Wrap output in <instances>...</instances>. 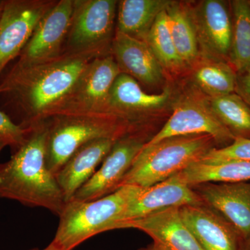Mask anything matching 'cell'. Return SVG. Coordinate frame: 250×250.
<instances>
[{
	"instance_id": "obj_1",
	"label": "cell",
	"mask_w": 250,
	"mask_h": 250,
	"mask_svg": "<svg viewBox=\"0 0 250 250\" xmlns=\"http://www.w3.org/2000/svg\"><path fill=\"white\" fill-rule=\"evenodd\" d=\"M96 56L62 54L39 63L16 62L0 82V103L22 128L50 118Z\"/></svg>"
},
{
	"instance_id": "obj_2",
	"label": "cell",
	"mask_w": 250,
	"mask_h": 250,
	"mask_svg": "<svg viewBox=\"0 0 250 250\" xmlns=\"http://www.w3.org/2000/svg\"><path fill=\"white\" fill-rule=\"evenodd\" d=\"M26 128L24 143L9 161L0 163V198L45 208L59 216L67 202L47 167V122L38 121Z\"/></svg>"
},
{
	"instance_id": "obj_3",
	"label": "cell",
	"mask_w": 250,
	"mask_h": 250,
	"mask_svg": "<svg viewBox=\"0 0 250 250\" xmlns=\"http://www.w3.org/2000/svg\"><path fill=\"white\" fill-rule=\"evenodd\" d=\"M214 148V139L206 134L173 136L153 144L146 143L119 188L124 186L147 188L160 183L200 162Z\"/></svg>"
},
{
	"instance_id": "obj_4",
	"label": "cell",
	"mask_w": 250,
	"mask_h": 250,
	"mask_svg": "<svg viewBox=\"0 0 250 250\" xmlns=\"http://www.w3.org/2000/svg\"><path fill=\"white\" fill-rule=\"evenodd\" d=\"M45 120L48 125L47 165L55 176L85 143L100 139H118L139 131L128 122L107 113H60Z\"/></svg>"
},
{
	"instance_id": "obj_5",
	"label": "cell",
	"mask_w": 250,
	"mask_h": 250,
	"mask_svg": "<svg viewBox=\"0 0 250 250\" xmlns=\"http://www.w3.org/2000/svg\"><path fill=\"white\" fill-rule=\"evenodd\" d=\"M141 188L124 186L93 201L70 200L59 216L58 228L52 241L62 250H73L92 237L113 230L123 212Z\"/></svg>"
},
{
	"instance_id": "obj_6",
	"label": "cell",
	"mask_w": 250,
	"mask_h": 250,
	"mask_svg": "<svg viewBox=\"0 0 250 250\" xmlns=\"http://www.w3.org/2000/svg\"><path fill=\"white\" fill-rule=\"evenodd\" d=\"M116 0H74L64 53L111 54L116 31Z\"/></svg>"
},
{
	"instance_id": "obj_7",
	"label": "cell",
	"mask_w": 250,
	"mask_h": 250,
	"mask_svg": "<svg viewBox=\"0 0 250 250\" xmlns=\"http://www.w3.org/2000/svg\"><path fill=\"white\" fill-rule=\"evenodd\" d=\"M121 73L111 54L94 59L52 116L67 113L108 114L107 104L110 91Z\"/></svg>"
},
{
	"instance_id": "obj_8",
	"label": "cell",
	"mask_w": 250,
	"mask_h": 250,
	"mask_svg": "<svg viewBox=\"0 0 250 250\" xmlns=\"http://www.w3.org/2000/svg\"><path fill=\"white\" fill-rule=\"evenodd\" d=\"M200 134L211 136L217 148L227 147L236 139L215 116L208 100L190 96L176 105L164 126L147 143L153 144L173 136Z\"/></svg>"
},
{
	"instance_id": "obj_9",
	"label": "cell",
	"mask_w": 250,
	"mask_h": 250,
	"mask_svg": "<svg viewBox=\"0 0 250 250\" xmlns=\"http://www.w3.org/2000/svg\"><path fill=\"white\" fill-rule=\"evenodd\" d=\"M56 1L5 0L0 18V75L18 58L41 18Z\"/></svg>"
},
{
	"instance_id": "obj_10",
	"label": "cell",
	"mask_w": 250,
	"mask_h": 250,
	"mask_svg": "<svg viewBox=\"0 0 250 250\" xmlns=\"http://www.w3.org/2000/svg\"><path fill=\"white\" fill-rule=\"evenodd\" d=\"M147 142L139 131L130 133L117 140L100 169L77 190L70 200L93 201L116 191Z\"/></svg>"
},
{
	"instance_id": "obj_11",
	"label": "cell",
	"mask_w": 250,
	"mask_h": 250,
	"mask_svg": "<svg viewBox=\"0 0 250 250\" xmlns=\"http://www.w3.org/2000/svg\"><path fill=\"white\" fill-rule=\"evenodd\" d=\"M74 0H59L41 18L17 61L22 65L58 58L64 52L70 29Z\"/></svg>"
},
{
	"instance_id": "obj_12",
	"label": "cell",
	"mask_w": 250,
	"mask_h": 250,
	"mask_svg": "<svg viewBox=\"0 0 250 250\" xmlns=\"http://www.w3.org/2000/svg\"><path fill=\"white\" fill-rule=\"evenodd\" d=\"M189 12L196 31L200 53L203 57L229 62L232 18L227 3L205 0L189 9Z\"/></svg>"
},
{
	"instance_id": "obj_13",
	"label": "cell",
	"mask_w": 250,
	"mask_h": 250,
	"mask_svg": "<svg viewBox=\"0 0 250 250\" xmlns=\"http://www.w3.org/2000/svg\"><path fill=\"white\" fill-rule=\"evenodd\" d=\"M190 187L204 204L232 225L241 241L250 238V181L236 183L207 182Z\"/></svg>"
},
{
	"instance_id": "obj_14",
	"label": "cell",
	"mask_w": 250,
	"mask_h": 250,
	"mask_svg": "<svg viewBox=\"0 0 250 250\" xmlns=\"http://www.w3.org/2000/svg\"><path fill=\"white\" fill-rule=\"evenodd\" d=\"M202 204L204 202L197 192L174 175L152 187L142 188L123 212L113 230L116 229L120 224L147 216L169 207Z\"/></svg>"
},
{
	"instance_id": "obj_15",
	"label": "cell",
	"mask_w": 250,
	"mask_h": 250,
	"mask_svg": "<svg viewBox=\"0 0 250 250\" xmlns=\"http://www.w3.org/2000/svg\"><path fill=\"white\" fill-rule=\"evenodd\" d=\"M170 98L169 88L160 94L146 93L137 81L121 72L110 91L107 113L136 126L141 118L165 107Z\"/></svg>"
},
{
	"instance_id": "obj_16",
	"label": "cell",
	"mask_w": 250,
	"mask_h": 250,
	"mask_svg": "<svg viewBox=\"0 0 250 250\" xmlns=\"http://www.w3.org/2000/svg\"><path fill=\"white\" fill-rule=\"evenodd\" d=\"M136 229L150 236L165 250H204L179 213L169 207L143 218L120 224L116 229Z\"/></svg>"
},
{
	"instance_id": "obj_17",
	"label": "cell",
	"mask_w": 250,
	"mask_h": 250,
	"mask_svg": "<svg viewBox=\"0 0 250 250\" xmlns=\"http://www.w3.org/2000/svg\"><path fill=\"white\" fill-rule=\"evenodd\" d=\"M182 220L204 250H238L241 238L232 225L205 204L179 207Z\"/></svg>"
},
{
	"instance_id": "obj_18",
	"label": "cell",
	"mask_w": 250,
	"mask_h": 250,
	"mask_svg": "<svg viewBox=\"0 0 250 250\" xmlns=\"http://www.w3.org/2000/svg\"><path fill=\"white\" fill-rule=\"evenodd\" d=\"M111 54L122 73L143 84L158 85L164 80V67L145 41L116 31Z\"/></svg>"
},
{
	"instance_id": "obj_19",
	"label": "cell",
	"mask_w": 250,
	"mask_h": 250,
	"mask_svg": "<svg viewBox=\"0 0 250 250\" xmlns=\"http://www.w3.org/2000/svg\"><path fill=\"white\" fill-rule=\"evenodd\" d=\"M118 139H100L85 143L74 153L56 174L66 202L91 178Z\"/></svg>"
},
{
	"instance_id": "obj_20",
	"label": "cell",
	"mask_w": 250,
	"mask_h": 250,
	"mask_svg": "<svg viewBox=\"0 0 250 250\" xmlns=\"http://www.w3.org/2000/svg\"><path fill=\"white\" fill-rule=\"evenodd\" d=\"M168 0H121L118 1L116 31L145 41L156 18L166 10Z\"/></svg>"
},
{
	"instance_id": "obj_21",
	"label": "cell",
	"mask_w": 250,
	"mask_h": 250,
	"mask_svg": "<svg viewBox=\"0 0 250 250\" xmlns=\"http://www.w3.org/2000/svg\"><path fill=\"white\" fill-rule=\"evenodd\" d=\"M175 175L189 187L207 182H250V161H230L216 164L197 162Z\"/></svg>"
},
{
	"instance_id": "obj_22",
	"label": "cell",
	"mask_w": 250,
	"mask_h": 250,
	"mask_svg": "<svg viewBox=\"0 0 250 250\" xmlns=\"http://www.w3.org/2000/svg\"><path fill=\"white\" fill-rule=\"evenodd\" d=\"M193 65L192 79L209 98L235 93L237 73L228 62L204 57Z\"/></svg>"
},
{
	"instance_id": "obj_23",
	"label": "cell",
	"mask_w": 250,
	"mask_h": 250,
	"mask_svg": "<svg viewBox=\"0 0 250 250\" xmlns=\"http://www.w3.org/2000/svg\"><path fill=\"white\" fill-rule=\"evenodd\" d=\"M166 12L171 35L179 56L187 66H193L201 53L189 9L172 1Z\"/></svg>"
},
{
	"instance_id": "obj_24",
	"label": "cell",
	"mask_w": 250,
	"mask_h": 250,
	"mask_svg": "<svg viewBox=\"0 0 250 250\" xmlns=\"http://www.w3.org/2000/svg\"><path fill=\"white\" fill-rule=\"evenodd\" d=\"M232 36L229 63L237 74L250 67V6L245 0L231 1Z\"/></svg>"
},
{
	"instance_id": "obj_25",
	"label": "cell",
	"mask_w": 250,
	"mask_h": 250,
	"mask_svg": "<svg viewBox=\"0 0 250 250\" xmlns=\"http://www.w3.org/2000/svg\"><path fill=\"white\" fill-rule=\"evenodd\" d=\"M212 111L235 136L250 139V107L236 93L209 98Z\"/></svg>"
},
{
	"instance_id": "obj_26",
	"label": "cell",
	"mask_w": 250,
	"mask_h": 250,
	"mask_svg": "<svg viewBox=\"0 0 250 250\" xmlns=\"http://www.w3.org/2000/svg\"><path fill=\"white\" fill-rule=\"evenodd\" d=\"M145 42H147L164 68L177 72L187 67L174 45L166 10L163 11L156 18Z\"/></svg>"
},
{
	"instance_id": "obj_27",
	"label": "cell",
	"mask_w": 250,
	"mask_h": 250,
	"mask_svg": "<svg viewBox=\"0 0 250 250\" xmlns=\"http://www.w3.org/2000/svg\"><path fill=\"white\" fill-rule=\"evenodd\" d=\"M230 161H250V139L236 138L229 146L214 148L200 162L216 164Z\"/></svg>"
},
{
	"instance_id": "obj_28",
	"label": "cell",
	"mask_w": 250,
	"mask_h": 250,
	"mask_svg": "<svg viewBox=\"0 0 250 250\" xmlns=\"http://www.w3.org/2000/svg\"><path fill=\"white\" fill-rule=\"evenodd\" d=\"M27 133V128L15 124L6 113L0 110V138L11 147L12 152L24 143Z\"/></svg>"
},
{
	"instance_id": "obj_29",
	"label": "cell",
	"mask_w": 250,
	"mask_h": 250,
	"mask_svg": "<svg viewBox=\"0 0 250 250\" xmlns=\"http://www.w3.org/2000/svg\"><path fill=\"white\" fill-rule=\"evenodd\" d=\"M235 93L250 107V67L246 71L237 74Z\"/></svg>"
},
{
	"instance_id": "obj_30",
	"label": "cell",
	"mask_w": 250,
	"mask_h": 250,
	"mask_svg": "<svg viewBox=\"0 0 250 250\" xmlns=\"http://www.w3.org/2000/svg\"><path fill=\"white\" fill-rule=\"evenodd\" d=\"M238 250H250V238L240 241Z\"/></svg>"
},
{
	"instance_id": "obj_31",
	"label": "cell",
	"mask_w": 250,
	"mask_h": 250,
	"mask_svg": "<svg viewBox=\"0 0 250 250\" xmlns=\"http://www.w3.org/2000/svg\"><path fill=\"white\" fill-rule=\"evenodd\" d=\"M137 250H165L163 249L161 247L159 246V245L156 244V243H152V244L148 245L146 247H143V248H139Z\"/></svg>"
},
{
	"instance_id": "obj_32",
	"label": "cell",
	"mask_w": 250,
	"mask_h": 250,
	"mask_svg": "<svg viewBox=\"0 0 250 250\" xmlns=\"http://www.w3.org/2000/svg\"><path fill=\"white\" fill-rule=\"evenodd\" d=\"M29 250H62L55 243H54L53 241L51 242L47 246L45 247L43 249H37V248H35V249H31Z\"/></svg>"
},
{
	"instance_id": "obj_33",
	"label": "cell",
	"mask_w": 250,
	"mask_h": 250,
	"mask_svg": "<svg viewBox=\"0 0 250 250\" xmlns=\"http://www.w3.org/2000/svg\"><path fill=\"white\" fill-rule=\"evenodd\" d=\"M7 144H6V142L0 138V152L2 151V149H4L5 147H6Z\"/></svg>"
},
{
	"instance_id": "obj_34",
	"label": "cell",
	"mask_w": 250,
	"mask_h": 250,
	"mask_svg": "<svg viewBox=\"0 0 250 250\" xmlns=\"http://www.w3.org/2000/svg\"><path fill=\"white\" fill-rule=\"evenodd\" d=\"M4 3L5 0H0V18H1L3 9H4Z\"/></svg>"
},
{
	"instance_id": "obj_35",
	"label": "cell",
	"mask_w": 250,
	"mask_h": 250,
	"mask_svg": "<svg viewBox=\"0 0 250 250\" xmlns=\"http://www.w3.org/2000/svg\"><path fill=\"white\" fill-rule=\"evenodd\" d=\"M247 2L248 3V4H249L250 6V0H248V1H247Z\"/></svg>"
}]
</instances>
